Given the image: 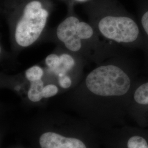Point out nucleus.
<instances>
[{"mask_svg": "<svg viewBox=\"0 0 148 148\" xmlns=\"http://www.w3.org/2000/svg\"><path fill=\"white\" fill-rule=\"evenodd\" d=\"M101 34L106 38L130 47L144 48V40L138 20L130 14H108L98 23Z\"/></svg>", "mask_w": 148, "mask_h": 148, "instance_id": "f03ea898", "label": "nucleus"}, {"mask_svg": "<svg viewBox=\"0 0 148 148\" xmlns=\"http://www.w3.org/2000/svg\"><path fill=\"white\" fill-rule=\"evenodd\" d=\"M44 84L42 79L30 82V87L27 93V97L30 101L37 102L43 97L42 91Z\"/></svg>", "mask_w": 148, "mask_h": 148, "instance_id": "0eeeda50", "label": "nucleus"}, {"mask_svg": "<svg viewBox=\"0 0 148 148\" xmlns=\"http://www.w3.org/2000/svg\"><path fill=\"white\" fill-rule=\"evenodd\" d=\"M138 21L142 33L143 49L146 53L148 63V0H143L139 5Z\"/></svg>", "mask_w": 148, "mask_h": 148, "instance_id": "423d86ee", "label": "nucleus"}, {"mask_svg": "<svg viewBox=\"0 0 148 148\" xmlns=\"http://www.w3.org/2000/svg\"><path fill=\"white\" fill-rule=\"evenodd\" d=\"M60 58L56 54H50L47 57L45 62L48 67L52 71H54L58 66Z\"/></svg>", "mask_w": 148, "mask_h": 148, "instance_id": "ddd939ff", "label": "nucleus"}, {"mask_svg": "<svg viewBox=\"0 0 148 148\" xmlns=\"http://www.w3.org/2000/svg\"><path fill=\"white\" fill-rule=\"evenodd\" d=\"M133 99L141 106H148V81L139 85L134 92Z\"/></svg>", "mask_w": 148, "mask_h": 148, "instance_id": "1a4fd4ad", "label": "nucleus"}, {"mask_svg": "<svg viewBox=\"0 0 148 148\" xmlns=\"http://www.w3.org/2000/svg\"><path fill=\"white\" fill-rule=\"evenodd\" d=\"M39 144L41 148H87L84 143L79 139L66 137L52 132L41 134Z\"/></svg>", "mask_w": 148, "mask_h": 148, "instance_id": "39448f33", "label": "nucleus"}, {"mask_svg": "<svg viewBox=\"0 0 148 148\" xmlns=\"http://www.w3.org/2000/svg\"><path fill=\"white\" fill-rule=\"evenodd\" d=\"M48 16L40 2L33 1L27 3L16 27V43L21 47H27L35 42L46 26Z\"/></svg>", "mask_w": 148, "mask_h": 148, "instance_id": "7ed1b4c3", "label": "nucleus"}, {"mask_svg": "<svg viewBox=\"0 0 148 148\" xmlns=\"http://www.w3.org/2000/svg\"><path fill=\"white\" fill-rule=\"evenodd\" d=\"M43 75V71L42 68L36 65L30 68L25 72V76L30 82L41 79Z\"/></svg>", "mask_w": 148, "mask_h": 148, "instance_id": "9b49d317", "label": "nucleus"}, {"mask_svg": "<svg viewBox=\"0 0 148 148\" xmlns=\"http://www.w3.org/2000/svg\"><path fill=\"white\" fill-rule=\"evenodd\" d=\"M77 1H86V0H77Z\"/></svg>", "mask_w": 148, "mask_h": 148, "instance_id": "dca6fc26", "label": "nucleus"}, {"mask_svg": "<svg viewBox=\"0 0 148 148\" xmlns=\"http://www.w3.org/2000/svg\"><path fill=\"white\" fill-rule=\"evenodd\" d=\"M58 66L54 71L58 76L65 75L70 70L73 69L75 65L73 58L67 54H63L60 57Z\"/></svg>", "mask_w": 148, "mask_h": 148, "instance_id": "6e6552de", "label": "nucleus"}, {"mask_svg": "<svg viewBox=\"0 0 148 148\" xmlns=\"http://www.w3.org/2000/svg\"><path fill=\"white\" fill-rule=\"evenodd\" d=\"M58 81L60 86L63 88H68L71 85V80L66 74L59 76Z\"/></svg>", "mask_w": 148, "mask_h": 148, "instance_id": "2eb2a0df", "label": "nucleus"}, {"mask_svg": "<svg viewBox=\"0 0 148 148\" xmlns=\"http://www.w3.org/2000/svg\"><path fill=\"white\" fill-rule=\"evenodd\" d=\"M77 34L81 40L89 39L93 35L92 27L85 22H79L77 26Z\"/></svg>", "mask_w": 148, "mask_h": 148, "instance_id": "9d476101", "label": "nucleus"}, {"mask_svg": "<svg viewBox=\"0 0 148 148\" xmlns=\"http://www.w3.org/2000/svg\"><path fill=\"white\" fill-rule=\"evenodd\" d=\"M131 66L114 64L99 66L86 77L87 89L101 97H119L126 95L132 86Z\"/></svg>", "mask_w": 148, "mask_h": 148, "instance_id": "f257e3e1", "label": "nucleus"}, {"mask_svg": "<svg viewBox=\"0 0 148 148\" xmlns=\"http://www.w3.org/2000/svg\"><path fill=\"white\" fill-rule=\"evenodd\" d=\"M79 20L75 16H69L59 25L57 35L59 40L64 43L68 49L76 52L81 47V39L77 34Z\"/></svg>", "mask_w": 148, "mask_h": 148, "instance_id": "20e7f679", "label": "nucleus"}, {"mask_svg": "<svg viewBox=\"0 0 148 148\" xmlns=\"http://www.w3.org/2000/svg\"><path fill=\"white\" fill-rule=\"evenodd\" d=\"M127 148H148V144L144 138L134 136L128 139Z\"/></svg>", "mask_w": 148, "mask_h": 148, "instance_id": "f8f14e48", "label": "nucleus"}, {"mask_svg": "<svg viewBox=\"0 0 148 148\" xmlns=\"http://www.w3.org/2000/svg\"><path fill=\"white\" fill-rule=\"evenodd\" d=\"M58 92V87L55 85H48L43 87L42 91L43 97L49 98L57 94Z\"/></svg>", "mask_w": 148, "mask_h": 148, "instance_id": "4468645a", "label": "nucleus"}]
</instances>
